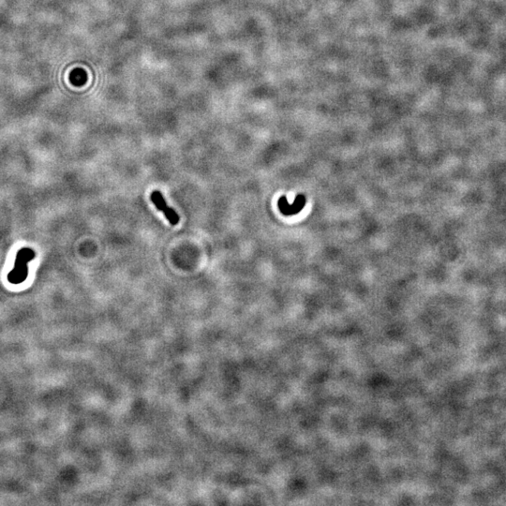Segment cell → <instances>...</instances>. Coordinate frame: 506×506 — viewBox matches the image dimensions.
Masks as SVG:
<instances>
[{"label":"cell","instance_id":"obj_4","mask_svg":"<svg viewBox=\"0 0 506 506\" xmlns=\"http://www.w3.org/2000/svg\"><path fill=\"white\" fill-rule=\"evenodd\" d=\"M70 79L74 86L80 87V86L85 85L87 82V73L81 69H77L71 72Z\"/></svg>","mask_w":506,"mask_h":506},{"label":"cell","instance_id":"obj_1","mask_svg":"<svg viewBox=\"0 0 506 506\" xmlns=\"http://www.w3.org/2000/svg\"><path fill=\"white\" fill-rule=\"evenodd\" d=\"M35 256L33 250L30 249H21L17 254L16 262L13 270L9 273V280L11 283L23 282L27 276V263Z\"/></svg>","mask_w":506,"mask_h":506},{"label":"cell","instance_id":"obj_2","mask_svg":"<svg viewBox=\"0 0 506 506\" xmlns=\"http://www.w3.org/2000/svg\"><path fill=\"white\" fill-rule=\"evenodd\" d=\"M150 200L154 205L156 206V208L164 214V216L166 217V219L168 220L169 222L172 225L178 224L179 222V216L176 212L175 209L169 207L167 203L165 202L164 197L161 194L160 191L154 190L150 195Z\"/></svg>","mask_w":506,"mask_h":506},{"label":"cell","instance_id":"obj_3","mask_svg":"<svg viewBox=\"0 0 506 506\" xmlns=\"http://www.w3.org/2000/svg\"><path fill=\"white\" fill-rule=\"evenodd\" d=\"M305 204H306V198L304 195H297L293 204H292L288 203V200L285 196H282L278 200L277 206H278L279 211L285 216H293V215L299 213L304 208Z\"/></svg>","mask_w":506,"mask_h":506}]
</instances>
